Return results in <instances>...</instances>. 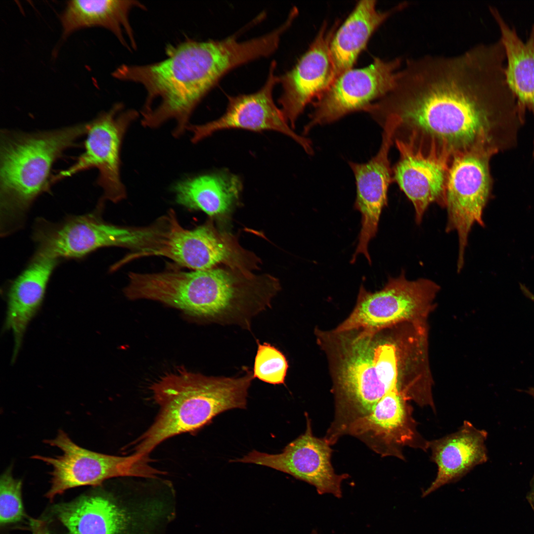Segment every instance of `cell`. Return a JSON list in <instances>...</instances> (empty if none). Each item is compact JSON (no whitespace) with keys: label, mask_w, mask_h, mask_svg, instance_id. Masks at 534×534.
Instances as JSON below:
<instances>
[{"label":"cell","mask_w":534,"mask_h":534,"mask_svg":"<svg viewBox=\"0 0 534 534\" xmlns=\"http://www.w3.org/2000/svg\"><path fill=\"white\" fill-rule=\"evenodd\" d=\"M138 117L134 110H124L122 103L115 104L88 122L85 150L76 162L52 177V185L79 172L95 168L98 171L97 184L103 190L101 199L117 203L126 197L121 178V150L125 134Z\"/></svg>","instance_id":"9c48e42d"},{"label":"cell","mask_w":534,"mask_h":534,"mask_svg":"<svg viewBox=\"0 0 534 534\" xmlns=\"http://www.w3.org/2000/svg\"><path fill=\"white\" fill-rule=\"evenodd\" d=\"M57 510L70 534H121L133 522L130 513L102 494L82 496Z\"/></svg>","instance_id":"d4e9b609"},{"label":"cell","mask_w":534,"mask_h":534,"mask_svg":"<svg viewBox=\"0 0 534 534\" xmlns=\"http://www.w3.org/2000/svg\"><path fill=\"white\" fill-rule=\"evenodd\" d=\"M318 534V533H312V534Z\"/></svg>","instance_id":"4dcf8cb0"},{"label":"cell","mask_w":534,"mask_h":534,"mask_svg":"<svg viewBox=\"0 0 534 534\" xmlns=\"http://www.w3.org/2000/svg\"><path fill=\"white\" fill-rule=\"evenodd\" d=\"M168 216L167 226L155 243L133 253V260L165 257L195 270L213 268L229 259L232 253L229 245L210 225L187 229L179 224L173 210L169 211Z\"/></svg>","instance_id":"e0dca14e"},{"label":"cell","mask_w":534,"mask_h":534,"mask_svg":"<svg viewBox=\"0 0 534 534\" xmlns=\"http://www.w3.org/2000/svg\"><path fill=\"white\" fill-rule=\"evenodd\" d=\"M520 286L524 295L534 302V294H533L524 285L520 284Z\"/></svg>","instance_id":"f1b7e54d"},{"label":"cell","mask_w":534,"mask_h":534,"mask_svg":"<svg viewBox=\"0 0 534 534\" xmlns=\"http://www.w3.org/2000/svg\"><path fill=\"white\" fill-rule=\"evenodd\" d=\"M242 187L239 177L223 170L183 178L175 183L172 190L179 205L218 217L231 211Z\"/></svg>","instance_id":"44dd1931"},{"label":"cell","mask_w":534,"mask_h":534,"mask_svg":"<svg viewBox=\"0 0 534 534\" xmlns=\"http://www.w3.org/2000/svg\"><path fill=\"white\" fill-rule=\"evenodd\" d=\"M95 213L75 216L58 224L43 222L35 229L37 252L54 258H80L101 247L118 246L137 251L155 234L153 225L123 227L102 221Z\"/></svg>","instance_id":"ba28073f"},{"label":"cell","mask_w":534,"mask_h":534,"mask_svg":"<svg viewBox=\"0 0 534 534\" xmlns=\"http://www.w3.org/2000/svg\"><path fill=\"white\" fill-rule=\"evenodd\" d=\"M338 25L336 22L328 30L324 23L295 66L279 77L282 92L278 102L292 129L307 105L317 98L334 79L330 44Z\"/></svg>","instance_id":"2e32d148"},{"label":"cell","mask_w":534,"mask_h":534,"mask_svg":"<svg viewBox=\"0 0 534 534\" xmlns=\"http://www.w3.org/2000/svg\"><path fill=\"white\" fill-rule=\"evenodd\" d=\"M406 5L402 3L380 11L376 8L375 0H361L356 4L330 42L334 79L352 68L374 31L393 13Z\"/></svg>","instance_id":"7402d4cb"},{"label":"cell","mask_w":534,"mask_h":534,"mask_svg":"<svg viewBox=\"0 0 534 534\" xmlns=\"http://www.w3.org/2000/svg\"><path fill=\"white\" fill-rule=\"evenodd\" d=\"M275 67L276 62L273 61L265 84L257 91L228 96L226 111L219 119L202 125H190L187 130L192 134V142H197L225 129H240L257 132L271 130L290 137L312 155L313 152L312 142L293 131L274 103L273 90L279 83V77L275 74Z\"/></svg>","instance_id":"5bb4252c"},{"label":"cell","mask_w":534,"mask_h":534,"mask_svg":"<svg viewBox=\"0 0 534 534\" xmlns=\"http://www.w3.org/2000/svg\"><path fill=\"white\" fill-rule=\"evenodd\" d=\"M501 34L507 65L504 73L509 89L515 96L520 112L526 109L534 116V23L527 40L524 42L514 27H510L497 8H489Z\"/></svg>","instance_id":"cb8c5ba5"},{"label":"cell","mask_w":534,"mask_h":534,"mask_svg":"<svg viewBox=\"0 0 534 534\" xmlns=\"http://www.w3.org/2000/svg\"><path fill=\"white\" fill-rule=\"evenodd\" d=\"M166 51L163 60L122 65L112 76L145 89L143 126L156 128L173 120V134L178 137L187 129L190 117L204 96L226 73L251 61L253 51L248 42L232 36L222 40H188L168 47Z\"/></svg>","instance_id":"7a4b0ae2"},{"label":"cell","mask_w":534,"mask_h":534,"mask_svg":"<svg viewBox=\"0 0 534 534\" xmlns=\"http://www.w3.org/2000/svg\"><path fill=\"white\" fill-rule=\"evenodd\" d=\"M135 7L144 8L141 3L135 0L68 1L60 16L63 35L67 36L82 28L101 27L112 32L123 45L130 49L127 37L132 48L134 49L136 43L129 14Z\"/></svg>","instance_id":"603a6c76"},{"label":"cell","mask_w":534,"mask_h":534,"mask_svg":"<svg viewBox=\"0 0 534 534\" xmlns=\"http://www.w3.org/2000/svg\"><path fill=\"white\" fill-rule=\"evenodd\" d=\"M88 123L51 130L0 133V206L4 220L22 216L51 186L54 162L86 134Z\"/></svg>","instance_id":"5b68a950"},{"label":"cell","mask_w":534,"mask_h":534,"mask_svg":"<svg viewBox=\"0 0 534 534\" xmlns=\"http://www.w3.org/2000/svg\"><path fill=\"white\" fill-rule=\"evenodd\" d=\"M410 400L399 385L386 393L366 415L352 423L345 433L364 443L381 457L405 460V447L429 449V442L418 432Z\"/></svg>","instance_id":"7c38bea8"},{"label":"cell","mask_w":534,"mask_h":534,"mask_svg":"<svg viewBox=\"0 0 534 534\" xmlns=\"http://www.w3.org/2000/svg\"><path fill=\"white\" fill-rule=\"evenodd\" d=\"M386 332L387 328H361L319 335L330 357L333 382L334 417L325 436L331 444L395 386L404 385L403 344Z\"/></svg>","instance_id":"3957f363"},{"label":"cell","mask_w":534,"mask_h":534,"mask_svg":"<svg viewBox=\"0 0 534 534\" xmlns=\"http://www.w3.org/2000/svg\"><path fill=\"white\" fill-rule=\"evenodd\" d=\"M440 290L438 284L427 278L406 279L404 271L397 277H389L384 287L375 292L361 285L352 312L334 330L383 329L403 323L423 326L435 308Z\"/></svg>","instance_id":"8992f818"},{"label":"cell","mask_w":534,"mask_h":534,"mask_svg":"<svg viewBox=\"0 0 534 534\" xmlns=\"http://www.w3.org/2000/svg\"><path fill=\"white\" fill-rule=\"evenodd\" d=\"M256 342L257 350L253 370L254 379L274 385L284 384L289 368L285 356L270 343H261L258 340Z\"/></svg>","instance_id":"484cf974"},{"label":"cell","mask_w":534,"mask_h":534,"mask_svg":"<svg viewBox=\"0 0 534 534\" xmlns=\"http://www.w3.org/2000/svg\"><path fill=\"white\" fill-rule=\"evenodd\" d=\"M394 144L399 158L392 167L393 182L412 203L415 221L419 224L431 204L445 207L449 164L425 155L400 140H395Z\"/></svg>","instance_id":"ac0fdd59"},{"label":"cell","mask_w":534,"mask_h":534,"mask_svg":"<svg viewBox=\"0 0 534 534\" xmlns=\"http://www.w3.org/2000/svg\"><path fill=\"white\" fill-rule=\"evenodd\" d=\"M526 499L534 512V474L530 482V490L527 493Z\"/></svg>","instance_id":"83f0119b"},{"label":"cell","mask_w":534,"mask_h":534,"mask_svg":"<svg viewBox=\"0 0 534 534\" xmlns=\"http://www.w3.org/2000/svg\"><path fill=\"white\" fill-rule=\"evenodd\" d=\"M234 377L207 376L181 367L166 373L150 387L159 410L150 427L134 442V453L148 456L162 442L194 433L228 410L245 409L253 371Z\"/></svg>","instance_id":"277c9868"},{"label":"cell","mask_w":534,"mask_h":534,"mask_svg":"<svg viewBox=\"0 0 534 534\" xmlns=\"http://www.w3.org/2000/svg\"><path fill=\"white\" fill-rule=\"evenodd\" d=\"M58 260L37 252L9 289L5 325L13 333L14 356L18 351L28 324L43 302L46 285Z\"/></svg>","instance_id":"ffe728a7"},{"label":"cell","mask_w":534,"mask_h":534,"mask_svg":"<svg viewBox=\"0 0 534 534\" xmlns=\"http://www.w3.org/2000/svg\"><path fill=\"white\" fill-rule=\"evenodd\" d=\"M395 126V121L391 118L387 119L382 123L380 148L368 161L363 163H349L356 180L354 207L361 215L358 242L351 260L352 263L359 254H363L369 264L371 263L368 245L376 235L382 211L387 206L389 187L393 182L389 153L394 145Z\"/></svg>","instance_id":"9a60e30c"},{"label":"cell","mask_w":534,"mask_h":534,"mask_svg":"<svg viewBox=\"0 0 534 534\" xmlns=\"http://www.w3.org/2000/svg\"><path fill=\"white\" fill-rule=\"evenodd\" d=\"M22 481L15 479L12 467L2 474L0 481V523L1 525L15 523L24 517L22 500Z\"/></svg>","instance_id":"4316f807"},{"label":"cell","mask_w":534,"mask_h":534,"mask_svg":"<svg viewBox=\"0 0 534 534\" xmlns=\"http://www.w3.org/2000/svg\"><path fill=\"white\" fill-rule=\"evenodd\" d=\"M44 442L59 448L62 452L55 457L38 455L32 457L52 468L51 485L46 494L51 500L70 489L99 486L113 478H155L163 474V472L150 465L148 456L135 453L120 456L92 451L77 445L62 430H59L55 438Z\"/></svg>","instance_id":"52a82bcc"},{"label":"cell","mask_w":534,"mask_h":534,"mask_svg":"<svg viewBox=\"0 0 534 534\" xmlns=\"http://www.w3.org/2000/svg\"><path fill=\"white\" fill-rule=\"evenodd\" d=\"M402 60L375 58L368 66L351 69L336 78L313 102V110L304 134L313 128L334 122L346 115L363 111L394 87Z\"/></svg>","instance_id":"8fae6325"},{"label":"cell","mask_w":534,"mask_h":534,"mask_svg":"<svg viewBox=\"0 0 534 534\" xmlns=\"http://www.w3.org/2000/svg\"><path fill=\"white\" fill-rule=\"evenodd\" d=\"M492 156L482 152L459 155L451 161L446 185V232L456 231L458 239L457 269L464 262L468 235L474 223L484 226V209L491 187L490 161Z\"/></svg>","instance_id":"30bf717a"},{"label":"cell","mask_w":534,"mask_h":534,"mask_svg":"<svg viewBox=\"0 0 534 534\" xmlns=\"http://www.w3.org/2000/svg\"><path fill=\"white\" fill-rule=\"evenodd\" d=\"M488 432L465 420L455 432L429 442L431 460L437 473L430 486L422 491L425 497L446 484L456 483L477 465L488 460L486 441Z\"/></svg>","instance_id":"d6986e66"},{"label":"cell","mask_w":534,"mask_h":534,"mask_svg":"<svg viewBox=\"0 0 534 534\" xmlns=\"http://www.w3.org/2000/svg\"><path fill=\"white\" fill-rule=\"evenodd\" d=\"M305 416V433L288 444L281 453L272 454L254 450L229 462L268 467L312 485L319 494H329L340 498L342 482L349 475L335 472L331 462L333 449L324 438L313 435L311 420L307 413Z\"/></svg>","instance_id":"4fadbf2b"},{"label":"cell","mask_w":534,"mask_h":534,"mask_svg":"<svg viewBox=\"0 0 534 534\" xmlns=\"http://www.w3.org/2000/svg\"><path fill=\"white\" fill-rule=\"evenodd\" d=\"M528 394L534 399V387H530L528 390Z\"/></svg>","instance_id":"f546056e"},{"label":"cell","mask_w":534,"mask_h":534,"mask_svg":"<svg viewBox=\"0 0 534 534\" xmlns=\"http://www.w3.org/2000/svg\"><path fill=\"white\" fill-rule=\"evenodd\" d=\"M500 39L453 56L407 59L393 89L365 112L396 122L395 140L450 164L469 152L491 156L514 143L523 122L504 73Z\"/></svg>","instance_id":"6da1fadb"}]
</instances>
